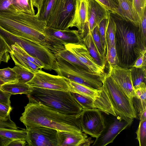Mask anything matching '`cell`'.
<instances>
[{
    "mask_svg": "<svg viewBox=\"0 0 146 146\" xmlns=\"http://www.w3.org/2000/svg\"><path fill=\"white\" fill-rule=\"evenodd\" d=\"M140 121L146 120V110L141 113L139 116Z\"/></svg>",
    "mask_w": 146,
    "mask_h": 146,
    "instance_id": "48",
    "label": "cell"
},
{
    "mask_svg": "<svg viewBox=\"0 0 146 146\" xmlns=\"http://www.w3.org/2000/svg\"><path fill=\"white\" fill-rule=\"evenodd\" d=\"M106 58L109 66L118 65L119 62L115 46L106 47Z\"/></svg>",
    "mask_w": 146,
    "mask_h": 146,
    "instance_id": "36",
    "label": "cell"
},
{
    "mask_svg": "<svg viewBox=\"0 0 146 146\" xmlns=\"http://www.w3.org/2000/svg\"><path fill=\"white\" fill-rule=\"evenodd\" d=\"M31 88V91L27 95L29 100L66 114L79 115L83 110L70 92Z\"/></svg>",
    "mask_w": 146,
    "mask_h": 146,
    "instance_id": "4",
    "label": "cell"
},
{
    "mask_svg": "<svg viewBox=\"0 0 146 146\" xmlns=\"http://www.w3.org/2000/svg\"><path fill=\"white\" fill-rule=\"evenodd\" d=\"M26 141L29 146H60L59 131L44 126L26 128Z\"/></svg>",
    "mask_w": 146,
    "mask_h": 146,
    "instance_id": "10",
    "label": "cell"
},
{
    "mask_svg": "<svg viewBox=\"0 0 146 146\" xmlns=\"http://www.w3.org/2000/svg\"><path fill=\"white\" fill-rule=\"evenodd\" d=\"M0 35L11 47L17 43L28 54L44 65V69L53 70L56 59L55 54L46 46L27 39L14 35L0 27Z\"/></svg>",
    "mask_w": 146,
    "mask_h": 146,
    "instance_id": "6",
    "label": "cell"
},
{
    "mask_svg": "<svg viewBox=\"0 0 146 146\" xmlns=\"http://www.w3.org/2000/svg\"><path fill=\"white\" fill-rule=\"evenodd\" d=\"M119 6L115 14L122 19L138 27L139 20L129 0H118Z\"/></svg>",
    "mask_w": 146,
    "mask_h": 146,
    "instance_id": "21",
    "label": "cell"
},
{
    "mask_svg": "<svg viewBox=\"0 0 146 146\" xmlns=\"http://www.w3.org/2000/svg\"><path fill=\"white\" fill-rule=\"evenodd\" d=\"M88 0H77L72 19L68 28L76 27L82 38L87 33Z\"/></svg>",
    "mask_w": 146,
    "mask_h": 146,
    "instance_id": "16",
    "label": "cell"
},
{
    "mask_svg": "<svg viewBox=\"0 0 146 146\" xmlns=\"http://www.w3.org/2000/svg\"><path fill=\"white\" fill-rule=\"evenodd\" d=\"M91 32L94 41L100 54L101 56L106 58V51L104 50L103 46L99 32L98 26L96 27Z\"/></svg>",
    "mask_w": 146,
    "mask_h": 146,
    "instance_id": "38",
    "label": "cell"
},
{
    "mask_svg": "<svg viewBox=\"0 0 146 146\" xmlns=\"http://www.w3.org/2000/svg\"><path fill=\"white\" fill-rule=\"evenodd\" d=\"M136 133L140 146H146V120L140 121Z\"/></svg>",
    "mask_w": 146,
    "mask_h": 146,
    "instance_id": "35",
    "label": "cell"
},
{
    "mask_svg": "<svg viewBox=\"0 0 146 146\" xmlns=\"http://www.w3.org/2000/svg\"><path fill=\"white\" fill-rule=\"evenodd\" d=\"M108 123L105 121V127L93 143V146H105L112 143L123 130L129 127L133 119L114 116Z\"/></svg>",
    "mask_w": 146,
    "mask_h": 146,
    "instance_id": "12",
    "label": "cell"
},
{
    "mask_svg": "<svg viewBox=\"0 0 146 146\" xmlns=\"http://www.w3.org/2000/svg\"><path fill=\"white\" fill-rule=\"evenodd\" d=\"M13 110L11 106H8L0 103V116L6 117L10 115V113Z\"/></svg>",
    "mask_w": 146,
    "mask_h": 146,
    "instance_id": "45",
    "label": "cell"
},
{
    "mask_svg": "<svg viewBox=\"0 0 146 146\" xmlns=\"http://www.w3.org/2000/svg\"><path fill=\"white\" fill-rule=\"evenodd\" d=\"M80 114H65L39 102L29 100L20 120L26 128L44 126L60 132L81 133L83 132L79 122Z\"/></svg>",
    "mask_w": 146,
    "mask_h": 146,
    "instance_id": "1",
    "label": "cell"
},
{
    "mask_svg": "<svg viewBox=\"0 0 146 146\" xmlns=\"http://www.w3.org/2000/svg\"><path fill=\"white\" fill-rule=\"evenodd\" d=\"M27 143L26 141L23 139H17L12 141L8 146H25Z\"/></svg>",
    "mask_w": 146,
    "mask_h": 146,
    "instance_id": "46",
    "label": "cell"
},
{
    "mask_svg": "<svg viewBox=\"0 0 146 146\" xmlns=\"http://www.w3.org/2000/svg\"><path fill=\"white\" fill-rule=\"evenodd\" d=\"M135 95L132 99L137 117L146 110V84L142 82L139 85L134 86Z\"/></svg>",
    "mask_w": 146,
    "mask_h": 146,
    "instance_id": "22",
    "label": "cell"
},
{
    "mask_svg": "<svg viewBox=\"0 0 146 146\" xmlns=\"http://www.w3.org/2000/svg\"><path fill=\"white\" fill-rule=\"evenodd\" d=\"M58 0H42L35 15L46 24Z\"/></svg>",
    "mask_w": 146,
    "mask_h": 146,
    "instance_id": "25",
    "label": "cell"
},
{
    "mask_svg": "<svg viewBox=\"0 0 146 146\" xmlns=\"http://www.w3.org/2000/svg\"><path fill=\"white\" fill-rule=\"evenodd\" d=\"M72 92L79 94L95 101L110 100L103 86L100 89L90 88L68 80Z\"/></svg>",
    "mask_w": 146,
    "mask_h": 146,
    "instance_id": "20",
    "label": "cell"
},
{
    "mask_svg": "<svg viewBox=\"0 0 146 146\" xmlns=\"http://www.w3.org/2000/svg\"><path fill=\"white\" fill-rule=\"evenodd\" d=\"M103 87L109 97L116 117L125 119L137 117L132 100L108 74L105 75Z\"/></svg>",
    "mask_w": 146,
    "mask_h": 146,
    "instance_id": "7",
    "label": "cell"
},
{
    "mask_svg": "<svg viewBox=\"0 0 146 146\" xmlns=\"http://www.w3.org/2000/svg\"><path fill=\"white\" fill-rule=\"evenodd\" d=\"M4 82H3L1 79L0 78V87H1V86L4 84Z\"/></svg>",
    "mask_w": 146,
    "mask_h": 146,
    "instance_id": "50",
    "label": "cell"
},
{
    "mask_svg": "<svg viewBox=\"0 0 146 146\" xmlns=\"http://www.w3.org/2000/svg\"><path fill=\"white\" fill-rule=\"evenodd\" d=\"M47 25L32 15L15 12L0 13V27L10 33L47 47L44 31Z\"/></svg>",
    "mask_w": 146,
    "mask_h": 146,
    "instance_id": "2",
    "label": "cell"
},
{
    "mask_svg": "<svg viewBox=\"0 0 146 146\" xmlns=\"http://www.w3.org/2000/svg\"><path fill=\"white\" fill-rule=\"evenodd\" d=\"M108 18L103 19L98 26L99 33L103 46L104 50L106 51V31Z\"/></svg>",
    "mask_w": 146,
    "mask_h": 146,
    "instance_id": "40",
    "label": "cell"
},
{
    "mask_svg": "<svg viewBox=\"0 0 146 146\" xmlns=\"http://www.w3.org/2000/svg\"><path fill=\"white\" fill-rule=\"evenodd\" d=\"M0 135L12 140L23 139L26 141L27 130L26 129L19 130L0 128Z\"/></svg>",
    "mask_w": 146,
    "mask_h": 146,
    "instance_id": "29",
    "label": "cell"
},
{
    "mask_svg": "<svg viewBox=\"0 0 146 146\" xmlns=\"http://www.w3.org/2000/svg\"><path fill=\"white\" fill-rule=\"evenodd\" d=\"M71 92L83 110L97 109L108 115L112 114L113 112L112 105L109 100L95 101L79 94Z\"/></svg>",
    "mask_w": 146,
    "mask_h": 146,
    "instance_id": "18",
    "label": "cell"
},
{
    "mask_svg": "<svg viewBox=\"0 0 146 146\" xmlns=\"http://www.w3.org/2000/svg\"><path fill=\"white\" fill-rule=\"evenodd\" d=\"M11 47L0 35V64L2 62L8 63L11 59L9 53Z\"/></svg>",
    "mask_w": 146,
    "mask_h": 146,
    "instance_id": "33",
    "label": "cell"
},
{
    "mask_svg": "<svg viewBox=\"0 0 146 146\" xmlns=\"http://www.w3.org/2000/svg\"><path fill=\"white\" fill-rule=\"evenodd\" d=\"M102 111L97 109L83 110L79 120L83 132L97 138L105 127V119Z\"/></svg>",
    "mask_w": 146,
    "mask_h": 146,
    "instance_id": "11",
    "label": "cell"
},
{
    "mask_svg": "<svg viewBox=\"0 0 146 146\" xmlns=\"http://www.w3.org/2000/svg\"><path fill=\"white\" fill-rule=\"evenodd\" d=\"M12 140L0 135V146H8Z\"/></svg>",
    "mask_w": 146,
    "mask_h": 146,
    "instance_id": "47",
    "label": "cell"
},
{
    "mask_svg": "<svg viewBox=\"0 0 146 146\" xmlns=\"http://www.w3.org/2000/svg\"><path fill=\"white\" fill-rule=\"evenodd\" d=\"M13 1V0H0V13L11 12Z\"/></svg>",
    "mask_w": 146,
    "mask_h": 146,
    "instance_id": "42",
    "label": "cell"
},
{
    "mask_svg": "<svg viewBox=\"0 0 146 146\" xmlns=\"http://www.w3.org/2000/svg\"><path fill=\"white\" fill-rule=\"evenodd\" d=\"M26 83L31 87L72 92L68 79L40 69L35 72L33 78Z\"/></svg>",
    "mask_w": 146,
    "mask_h": 146,
    "instance_id": "9",
    "label": "cell"
},
{
    "mask_svg": "<svg viewBox=\"0 0 146 146\" xmlns=\"http://www.w3.org/2000/svg\"><path fill=\"white\" fill-rule=\"evenodd\" d=\"M64 46L65 48L73 54L92 72L100 75L106 74L104 69L97 63L83 43L68 44Z\"/></svg>",
    "mask_w": 146,
    "mask_h": 146,
    "instance_id": "14",
    "label": "cell"
},
{
    "mask_svg": "<svg viewBox=\"0 0 146 146\" xmlns=\"http://www.w3.org/2000/svg\"><path fill=\"white\" fill-rule=\"evenodd\" d=\"M116 29L114 18L110 12L106 31V47L115 46Z\"/></svg>",
    "mask_w": 146,
    "mask_h": 146,
    "instance_id": "30",
    "label": "cell"
},
{
    "mask_svg": "<svg viewBox=\"0 0 146 146\" xmlns=\"http://www.w3.org/2000/svg\"><path fill=\"white\" fill-rule=\"evenodd\" d=\"M60 146H89L94 141L87 134L81 133L59 132Z\"/></svg>",
    "mask_w": 146,
    "mask_h": 146,
    "instance_id": "19",
    "label": "cell"
},
{
    "mask_svg": "<svg viewBox=\"0 0 146 146\" xmlns=\"http://www.w3.org/2000/svg\"><path fill=\"white\" fill-rule=\"evenodd\" d=\"M146 7H144L143 11L137 32V41L142 50H146Z\"/></svg>",
    "mask_w": 146,
    "mask_h": 146,
    "instance_id": "27",
    "label": "cell"
},
{
    "mask_svg": "<svg viewBox=\"0 0 146 146\" xmlns=\"http://www.w3.org/2000/svg\"><path fill=\"white\" fill-rule=\"evenodd\" d=\"M109 75L132 100L135 95L134 88L131 80L129 68H123L118 65L109 66Z\"/></svg>",
    "mask_w": 146,
    "mask_h": 146,
    "instance_id": "15",
    "label": "cell"
},
{
    "mask_svg": "<svg viewBox=\"0 0 146 146\" xmlns=\"http://www.w3.org/2000/svg\"><path fill=\"white\" fill-rule=\"evenodd\" d=\"M82 40L83 43L85 45L92 57L99 65L105 69L106 64V58L100 54L94 41L91 32L89 29L86 34L82 38Z\"/></svg>",
    "mask_w": 146,
    "mask_h": 146,
    "instance_id": "23",
    "label": "cell"
},
{
    "mask_svg": "<svg viewBox=\"0 0 146 146\" xmlns=\"http://www.w3.org/2000/svg\"><path fill=\"white\" fill-rule=\"evenodd\" d=\"M146 50H143L137 58L132 67L137 68H141L146 67Z\"/></svg>",
    "mask_w": 146,
    "mask_h": 146,
    "instance_id": "43",
    "label": "cell"
},
{
    "mask_svg": "<svg viewBox=\"0 0 146 146\" xmlns=\"http://www.w3.org/2000/svg\"><path fill=\"white\" fill-rule=\"evenodd\" d=\"M12 69L15 72L18 82L26 83L33 77L34 73L18 65H16Z\"/></svg>",
    "mask_w": 146,
    "mask_h": 146,
    "instance_id": "32",
    "label": "cell"
},
{
    "mask_svg": "<svg viewBox=\"0 0 146 146\" xmlns=\"http://www.w3.org/2000/svg\"><path fill=\"white\" fill-rule=\"evenodd\" d=\"M42 0H32V3L34 7L37 9L40 7Z\"/></svg>",
    "mask_w": 146,
    "mask_h": 146,
    "instance_id": "49",
    "label": "cell"
},
{
    "mask_svg": "<svg viewBox=\"0 0 146 146\" xmlns=\"http://www.w3.org/2000/svg\"><path fill=\"white\" fill-rule=\"evenodd\" d=\"M11 48V50L9 54L15 65L24 67L34 73L40 69L35 64L27 59L14 48Z\"/></svg>",
    "mask_w": 146,
    "mask_h": 146,
    "instance_id": "26",
    "label": "cell"
},
{
    "mask_svg": "<svg viewBox=\"0 0 146 146\" xmlns=\"http://www.w3.org/2000/svg\"><path fill=\"white\" fill-rule=\"evenodd\" d=\"M55 55L56 60L53 70L58 75L90 88L97 89L102 88L106 74H97L71 64Z\"/></svg>",
    "mask_w": 146,
    "mask_h": 146,
    "instance_id": "5",
    "label": "cell"
},
{
    "mask_svg": "<svg viewBox=\"0 0 146 146\" xmlns=\"http://www.w3.org/2000/svg\"><path fill=\"white\" fill-rule=\"evenodd\" d=\"M133 86H137L142 82L146 84V67L137 68L131 67L129 68Z\"/></svg>",
    "mask_w": 146,
    "mask_h": 146,
    "instance_id": "31",
    "label": "cell"
},
{
    "mask_svg": "<svg viewBox=\"0 0 146 146\" xmlns=\"http://www.w3.org/2000/svg\"><path fill=\"white\" fill-rule=\"evenodd\" d=\"M17 52L25 57L30 61L36 65L40 69L44 68L43 64L36 59L33 57L28 54L23 48L17 43H15L11 46Z\"/></svg>",
    "mask_w": 146,
    "mask_h": 146,
    "instance_id": "37",
    "label": "cell"
},
{
    "mask_svg": "<svg viewBox=\"0 0 146 146\" xmlns=\"http://www.w3.org/2000/svg\"><path fill=\"white\" fill-rule=\"evenodd\" d=\"M44 33L48 41V48L54 44L65 45L68 44L83 43L82 38L78 30L69 29L59 30L47 26Z\"/></svg>",
    "mask_w": 146,
    "mask_h": 146,
    "instance_id": "13",
    "label": "cell"
},
{
    "mask_svg": "<svg viewBox=\"0 0 146 146\" xmlns=\"http://www.w3.org/2000/svg\"><path fill=\"white\" fill-rule=\"evenodd\" d=\"M1 88L3 91L12 94L27 95L32 90L31 88L26 83L15 82L4 83Z\"/></svg>",
    "mask_w": 146,
    "mask_h": 146,
    "instance_id": "24",
    "label": "cell"
},
{
    "mask_svg": "<svg viewBox=\"0 0 146 146\" xmlns=\"http://www.w3.org/2000/svg\"><path fill=\"white\" fill-rule=\"evenodd\" d=\"M11 94L3 90L0 87V103L8 106H11L10 98Z\"/></svg>",
    "mask_w": 146,
    "mask_h": 146,
    "instance_id": "44",
    "label": "cell"
},
{
    "mask_svg": "<svg viewBox=\"0 0 146 146\" xmlns=\"http://www.w3.org/2000/svg\"><path fill=\"white\" fill-rule=\"evenodd\" d=\"M132 3L133 9L140 21L144 9L146 7V0H133Z\"/></svg>",
    "mask_w": 146,
    "mask_h": 146,
    "instance_id": "41",
    "label": "cell"
},
{
    "mask_svg": "<svg viewBox=\"0 0 146 146\" xmlns=\"http://www.w3.org/2000/svg\"></svg>",
    "mask_w": 146,
    "mask_h": 146,
    "instance_id": "52",
    "label": "cell"
},
{
    "mask_svg": "<svg viewBox=\"0 0 146 146\" xmlns=\"http://www.w3.org/2000/svg\"><path fill=\"white\" fill-rule=\"evenodd\" d=\"M0 78L5 83L18 82L15 72L9 67L0 69Z\"/></svg>",
    "mask_w": 146,
    "mask_h": 146,
    "instance_id": "34",
    "label": "cell"
},
{
    "mask_svg": "<svg viewBox=\"0 0 146 146\" xmlns=\"http://www.w3.org/2000/svg\"><path fill=\"white\" fill-rule=\"evenodd\" d=\"M114 18L116 26L115 46L118 66L129 68L144 50L141 49L137 41L138 28L119 17Z\"/></svg>",
    "mask_w": 146,
    "mask_h": 146,
    "instance_id": "3",
    "label": "cell"
},
{
    "mask_svg": "<svg viewBox=\"0 0 146 146\" xmlns=\"http://www.w3.org/2000/svg\"><path fill=\"white\" fill-rule=\"evenodd\" d=\"M18 12L32 15H35L32 0H13L12 12Z\"/></svg>",
    "mask_w": 146,
    "mask_h": 146,
    "instance_id": "28",
    "label": "cell"
},
{
    "mask_svg": "<svg viewBox=\"0 0 146 146\" xmlns=\"http://www.w3.org/2000/svg\"><path fill=\"white\" fill-rule=\"evenodd\" d=\"M77 0H58L46 23L47 26L64 30L69 29L75 13Z\"/></svg>",
    "mask_w": 146,
    "mask_h": 146,
    "instance_id": "8",
    "label": "cell"
},
{
    "mask_svg": "<svg viewBox=\"0 0 146 146\" xmlns=\"http://www.w3.org/2000/svg\"><path fill=\"white\" fill-rule=\"evenodd\" d=\"M110 12L95 0H88V27L91 32L104 19L108 18Z\"/></svg>",
    "mask_w": 146,
    "mask_h": 146,
    "instance_id": "17",
    "label": "cell"
},
{
    "mask_svg": "<svg viewBox=\"0 0 146 146\" xmlns=\"http://www.w3.org/2000/svg\"><path fill=\"white\" fill-rule=\"evenodd\" d=\"M109 12L115 14L118 6V0H95Z\"/></svg>",
    "mask_w": 146,
    "mask_h": 146,
    "instance_id": "39",
    "label": "cell"
},
{
    "mask_svg": "<svg viewBox=\"0 0 146 146\" xmlns=\"http://www.w3.org/2000/svg\"><path fill=\"white\" fill-rule=\"evenodd\" d=\"M129 1H130L132 3L133 0H129Z\"/></svg>",
    "mask_w": 146,
    "mask_h": 146,
    "instance_id": "51",
    "label": "cell"
}]
</instances>
